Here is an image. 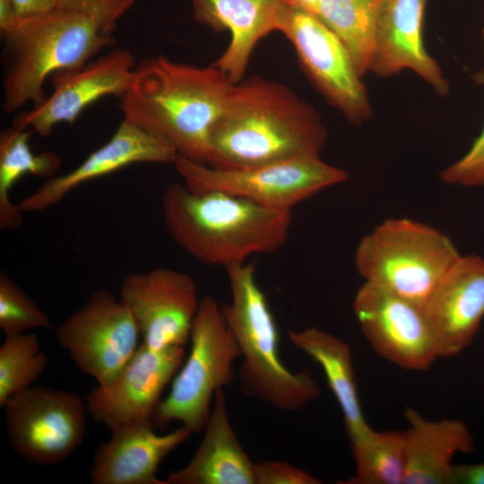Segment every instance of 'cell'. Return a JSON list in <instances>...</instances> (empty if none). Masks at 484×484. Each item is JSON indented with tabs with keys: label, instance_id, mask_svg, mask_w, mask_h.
<instances>
[{
	"label": "cell",
	"instance_id": "cell-18",
	"mask_svg": "<svg viewBox=\"0 0 484 484\" xmlns=\"http://www.w3.org/2000/svg\"><path fill=\"white\" fill-rule=\"evenodd\" d=\"M426 4L427 0H381L369 72L385 78L411 70L445 97L449 82L423 42Z\"/></svg>",
	"mask_w": 484,
	"mask_h": 484
},
{
	"label": "cell",
	"instance_id": "cell-20",
	"mask_svg": "<svg viewBox=\"0 0 484 484\" xmlns=\"http://www.w3.org/2000/svg\"><path fill=\"white\" fill-rule=\"evenodd\" d=\"M111 433L94 454L89 474L93 484H165L157 477L160 462L192 434L181 426L158 435L151 420L121 425Z\"/></svg>",
	"mask_w": 484,
	"mask_h": 484
},
{
	"label": "cell",
	"instance_id": "cell-9",
	"mask_svg": "<svg viewBox=\"0 0 484 484\" xmlns=\"http://www.w3.org/2000/svg\"><path fill=\"white\" fill-rule=\"evenodd\" d=\"M2 408L10 446L31 463L60 464L83 441L87 406L75 393L30 385Z\"/></svg>",
	"mask_w": 484,
	"mask_h": 484
},
{
	"label": "cell",
	"instance_id": "cell-33",
	"mask_svg": "<svg viewBox=\"0 0 484 484\" xmlns=\"http://www.w3.org/2000/svg\"><path fill=\"white\" fill-rule=\"evenodd\" d=\"M18 16L48 13L57 8V0H13Z\"/></svg>",
	"mask_w": 484,
	"mask_h": 484
},
{
	"label": "cell",
	"instance_id": "cell-23",
	"mask_svg": "<svg viewBox=\"0 0 484 484\" xmlns=\"http://www.w3.org/2000/svg\"><path fill=\"white\" fill-rule=\"evenodd\" d=\"M290 341L316 362L341 411L345 431L352 445L372 428L367 424L359 398L350 345L316 327L290 330Z\"/></svg>",
	"mask_w": 484,
	"mask_h": 484
},
{
	"label": "cell",
	"instance_id": "cell-8",
	"mask_svg": "<svg viewBox=\"0 0 484 484\" xmlns=\"http://www.w3.org/2000/svg\"><path fill=\"white\" fill-rule=\"evenodd\" d=\"M192 191H220L275 209L292 208L349 178L347 171L320 156L294 158L260 166L224 169L178 155L173 163Z\"/></svg>",
	"mask_w": 484,
	"mask_h": 484
},
{
	"label": "cell",
	"instance_id": "cell-4",
	"mask_svg": "<svg viewBox=\"0 0 484 484\" xmlns=\"http://www.w3.org/2000/svg\"><path fill=\"white\" fill-rule=\"evenodd\" d=\"M4 49L3 109L13 113L27 103L33 107L47 96L46 79L61 71H74L115 43L84 14L55 9L19 16L2 32Z\"/></svg>",
	"mask_w": 484,
	"mask_h": 484
},
{
	"label": "cell",
	"instance_id": "cell-22",
	"mask_svg": "<svg viewBox=\"0 0 484 484\" xmlns=\"http://www.w3.org/2000/svg\"><path fill=\"white\" fill-rule=\"evenodd\" d=\"M404 416L408 422L404 484H450L454 458L475 450L468 425L455 419H427L410 407Z\"/></svg>",
	"mask_w": 484,
	"mask_h": 484
},
{
	"label": "cell",
	"instance_id": "cell-16",
	"mask_svg": "<svg viewBox=\"0 0 484 484\" xmlns=\"http://www.w3.org/2000/svg\"><path fill=\"white\" fill-rule=\"evenodd\" d=\"M177 156L165 139L123 118L104 145L68 173L47 179L18 206L22 213L44 212L88 181L134 163L173 164Z\"/></svg>",
	"mask_w": 484,
	"mask_h": 484
},
{
	"label": "cell",
	"instance_id": "cell-27",
	"mask_svg": "<svg viewBox=\"0 0 484 484\" xmlns=\"http://www.w3.org/2000/svg\"><path fill=\"white\" fill-rule=\"evenodd\" d=\"M48 366L39 338L32 333L5 335L0 346V406L32 385Z\"/></svg>",
	"mask_w": 484,
	"mask_h": 484
},
{
	"label": "cell",
	"instance_id": "cell-24",
	"mask_svg": "<svg viewBox=\"0 0 484 484\" xmlns=\"http://www.w3.org/2000/svg\"><path fill=\"white\" fill-rule=\"evenodd\" d=\"M30 131L12 126L0 134V229H15L22 223V212L11 201V191L25 175L51 178L61 167V159L51 151L34 153Z\"/></svg>",
	"mask_w": 484,
	"mask_h": 484
},
{
	"label": "cell",
	"instance_id": "cell-7",
	"mask_svg": "<svg viewBox=\"0 0 484 484\" xmlns=\"http://www.w3.org/2000/svg\"><path fill=\"white\" fill-rule=\"evenodd\" d=\"M189 340V356L172 379L170 391L158 404L151 421L159 427L177 421L192 433L200 434L208 421L212 397L235 378L233 364L240 350L222 307L211 296L200 300Z\"/></svg>",
	"mask_w": 484,
	"mask_h": 484
},
{
	"label": "cell",
	"instance_id": "cell-32",
	"mask_svg": "<svg viewBox=\"0 0 484 484\" xmlns=\"http://www.w3.org/2000/svg\"><path fill=\"white\" fill-rule=\"evenodd\" d=\"M450 484H484V462L454 464Z\"/></svg>",
	"mask_w": 484,
	"mask_h": 484
},
{
	"label": "cell",
	"instance_id": "cell-17",
	"mask_svg": "<svg viewBox=\"0 0 484 484\" xmlns=\"http://www.w3.org/2000/svg\"><path fill=\"white\" fill-rule=\"evenodd\" d=\"M439 357L467 349L484 318V258L460 255L423 307Z\"/></svg>",
	"mask_w": 484,
	"mask_h": 484
},
{
	"label": "cell",
	"instance_id": "cell-21",
	"mask_svg": "<svg viewBox=\"0 0 484 484\" xmlns=\"http://www.w3.org/2000/svg\"><path fill=\"white\" fill-rule=\"evenodd\" d=\"M199 447L182 469L171 471L165 484H254L255 463L241 446L219 389Z\"/></svg>",
	"mask_w": 484,
	"mask_h": 484
},
{
	"label": "cell",
	"instance_id": "cell-14",
	"mask_svg": "<svg viewBox=\"0 0 484 484\" xmlns=\"http://www.w3.org/2000/svg\"><path fill=\"white\" fill-rule=\"evenodd\" d=\"M134 61L130 50L116 48L77 70L55 73L50 76L51 95L17 115L13 125L49 136L55 126L73 124L96 100L109 95L120 98L132 82Z\"/></svg>",
	"mask_w": 484,
	"mask_h": 484
},
{
	"label": "cell",
	"instance_id": "cell-34",
	"mask_svg": "<svg viewBox=\"0 0 484 484\" xmlns=\"http://www.w3.org/2000/svg\"><path fill=\"white\" fill-rule=\"evenodd\" d=\"M13 0H0V31L9 29L18 19Z\"/></svg>",
	"mask_w": 484,
	"mask_h": 484
},
{
	"label": "cell",
	"instance_id": "cell-31",
	"mask_svg": "<svg viewBox=\"0 0 484 484\" xmlns=\"http://www.w3.org/2000/svg\"><path fill=\"white\" fill-rule=\"evenodd\" d=\"M309 472L283 461L255 463L254 484H319Z\"/></svg>",
	"mask_w": 484,
	"mask_h": 484
},
{
	"label": "cell",
	"instance_id": "cell-35",
	"mask_svg": "<svg viewBox=\"0 0 484 484\" xmlns=\"http://www.w3.org/2000/svg\"><path fill=\"white\" fill-rule=\"evenodd\" d=\"M293 7L316 14L321 0H287Z\"/></svg>",
	"mask_w": 484,
	"mask_h": 484
},
{
	"label": "cell",
	"instance_id": "cell-2",
	"mask_svg": "<svg viewBox=\"0 0 484 484\" xmlns=\"http://www.w3.org/2000/svg\"><path fill=\"white\" fill-rule=\"evenodd\" d=\"M231 84L213 64L160 55L135 65L119 108L124 119L165 139L178 155L206 164L210 132Z\"/></svg>",
	"mask_w": 484,
	"mask_h": 484
},
{
	"label": "cell",
	"instance_id": "cell-26",
	"mask_svg": "<svg viewBox=\"0 0 484 484\" xmlns=\"http://www.w3.org/2000/svg\"><path fill=\"white\" fill-rule=\"evenodd\" d=\"M354 474L342 484H404L406 454L404 431L370 433L350 445Z\"/></svg>",
	"mask_w": 484,
	"mask_h": 484
},
{
	"label": "cell",
	"instance_id": "cell-30",
	"mask_svg": "<svg viewBox=\"0 0 484 484\" xmlns=\"http://www.w3.org/2000/svg\"><path fill=\"white\" fill-rule=\"evenodd\" d=\"M448 185L484 186V127L467 152L440 174Z\"/></svg>",
	"mask_w": 484,
	"mask_h": 484
},
{
	"label": "cell",
	"instance_id": "cell-1",
	"mask_svg": "<svg viewBox=\"0 0 484 484\" xmlns=\"http://www.w3.org/2000/svg\"><path fill=\"white\" fill-rule=\"evenodd\" d=\"M320 115L288 86L261 76L232 83L209 136L207 163L232 169L320 156Z\"/></svg>",
	"mask_w": 484,
	"mask_h": 484
},
{
	"label": "cell",
	"instance_id": "cell-25",
	"mask_svg": "<svg viewBox=\"0 0 484 484\" xmlns=\"http://www.w3.org/2000/svg\"><path fill=\"white\" fill-rule=\"evenodd\" d=\"M381 0H321L316 16L339 38L363 77L369 72Z\"/></svg>",
	"mask_w": 484,
	"mask_h": 484
},
{
	"label": "cell",
	"instance_id": "cell-15",
	"mask_svg": "<svg viewBox=\"0 0 484 484\" xmlns=\"http://www.w3.org/2000/svg\"><path fill=\"white\" fill-rule=\"evenodd\" d=\"M185 354L184 346L153 350L142 343L110 384L98 385L86 396L87 411L110 430L151 420L161 393L181 367Z\"/></svg>",
	"mask_w": 484,
	"mask_h": 484
},
{
	"label": "cell",
	"instance_id": "cell-5",
	"mask_svg": "<svg viewBox=\"0 0 484 484\" xmlns=\"http://www.w3.org/2000/svg\"><path fill=\"white\" fill-rule=\"evenodd\" d=\"M230 302L222 307L240 350L239 388L247 396L286 412L298 411L320 396L308 369L290 371L279 353V333L253 263L226 268Z\"/></svg>",
	"mask_w": 484,
	"mask_h": 484
},
{
	"label": "cell",
	"instance_id": "cell-36",
	"mask_svg": "<svg viewBox=\"0 0 484 484\" xmlns=\"http://www.w3.org/2000/svg\"><path fill=\"white\" fill-rule=\"evenodd\" d=\"M483 35H484V30H483Z\"/></svg>",
	"mask_w": 484,
	"mask_h": 484
},
{
	"label": "cell",
	"instance_id": "cell-28",
	"mask_svg": "<svg viewBox=\"0 0 484 484\" xmlns=\"http://www.w3.org/2000/svg\"><path fill=\"white\" fill-rule=\"evenodd\" d=\"M0 328L4 335L43 328L52 330L48 315L4 272H0Z\"/></svg>",
	"mask_w": 484,
	"mask_h": 484
},
{
	"label": "cell",
	"instance_id": "cell-19",
	"mask_svg": "<svg viewBox=\"0 0 484 484\" xmlns=\"http://www.w3.org/2000/svg\"><path fill=\"white\" fill-rule=\"evenodd\" d=\"M194 19L214 31L228 30L230 41L213 63L237 83L243 79L257 43L280 31L289 13L287 0H191Z\"/></svg>",
	"mask_w": 484,
	"mask_h": 484
},
{
	"label": "cell",
	"instance_id": "cell-3",
	"mask_svg": "<svg viewBox=\"0 0 484 484\" xmlns=\"http://www.w3.org/2000/svg\"><path fill=\"white\" fill-rule=\"evenodd\" d=\"M161 212L180 247L204 264L225 268L276 252L288 240L292 224L291 210L220 191L194 192L183 182L166 186Z\"/></svg>",
	"mask_w": 484,
	"mask_h": 484
},
{
	"label": "cell",
	"instance_id": "cell-12",
	"mask_svg": "<svg viewBox=\"0 0 484 484\" xmlns=\"http://www.w3.org/2000/svg\"><path fill=\"white\" fill-rule=\"evenodd\" d=\"M362 333L375 352L411 371H424L438 359L434 334L422 307L365 281L353 299Z\"/></svg>",
	"mask_w": 484,
	"mask_h": 484
},
{
	"label": "cell",
	"instance_id": "cell-6",
	"mask_svg": "<svg viewBox=\"0 0 484 484\" xmlns=\"http://www.w3.org/2000/svg\"><path fill=\"white\" fill-rule=\"evenodd\" d=\"M460 255L454 242L436 229L411 219L393 218L360 240L355 266L365 281L423 308Z\"/></svg>",
	"mask_w": 484,
	"mask_h": 484
},
{
	"label": "cell",
	"instance_id": "cell-13",
	"mask_svg": "<svg viewBox=\"0 0 484 484\" xmlns=\"http://www.w3.org/2000/svg\"><path fill=\"white\" fill-rule=\"evenodd\" d=\"M119 298L133 314L143 343L153 350L185 346L201 300L189 274L165 267L126 274Z\"/></svg>",
	"mask_w": 484,
	"mask_h": 484
},
{
	"label": "cell",
	"instance_id": "cell-29",
	"mask_svg": "<svg viewBox=\"0 0 484 484\" xmlns=\"http://www.w3.org/2000/svg\"><path fill=\"white\" fill-rule=\"evenodd\" d=\"M134 0H57V9L86 15L107 34L133 6Z\"/></svg>",
	"mask_w": 484,
	"mask_h": 484
},
{
	"label": "cell",
	"instance_id": "cell-10",
	"mask_svg": "<svg viewBox=\"0 0 484 484\" xmlns=\"http://www.w3.org/2000/svg\"><path fill=\"white\" fill-rule=\"evenodd\" d=\"M55 333L78 369L99 386L110 384L139 347L140 333L133 314L104 289L92 292Z\"/></svg>",
	"mask_w": 484,
	"mask_h": 484
},
{
	"label": "cell",
	"instance_id": "cell-11",
	"mask_svg": "<svg viewBox=\"0 0 484 484\" xmlns=\"http://www.w3.org/2000/svg\"><path fill=\"white\" fill-rule=\"evenodd\" d=\"M314 87L351 124L373 117L362 76L339 38L315 14L290 6L280 30Z\"/></svg>",
	"mask_w": 484,
	"mask_h": 484
}]
</instances>
